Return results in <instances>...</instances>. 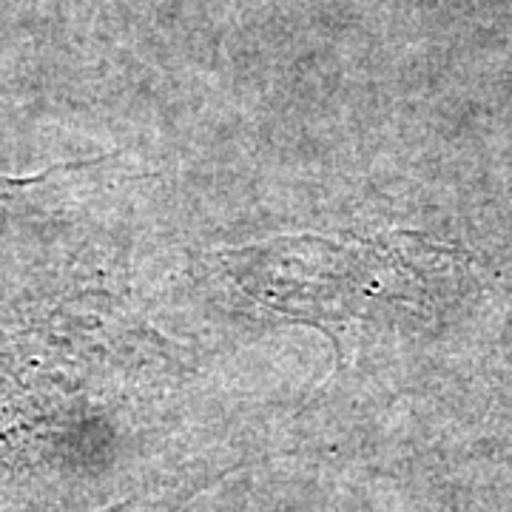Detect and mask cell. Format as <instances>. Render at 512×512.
<instances>
[{
	"label": "cell",
	"mask_w": 512,
	"mask_h": 512,
	"mask_svg": "<svg viewBox=\"0 0 512 512\" xmlns=\"http://www.w3.org/2000/svg\"><path fill=\"white\" fill-rule=\"evenodd\" d=\"M0 197H3V194H0Z\"/></svg>",
	"instance_id": "6da1fadb"
}]
</instances>
